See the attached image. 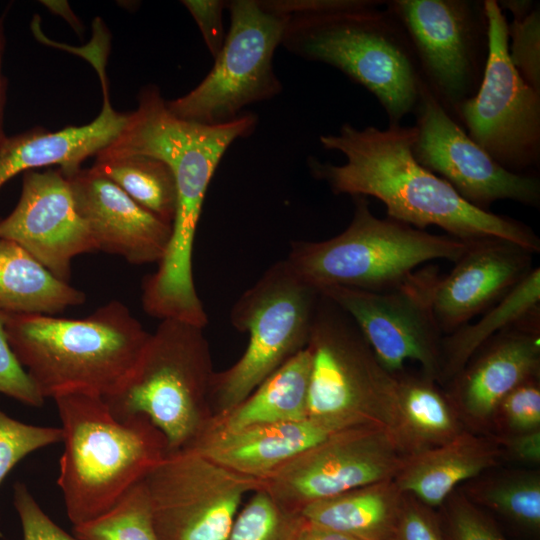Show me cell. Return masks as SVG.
Segmentation results:
<instances>
[{"label": "cell", "instance_id": "obj_35", "mask_svg": "<svg viewBox=\"0 0 540 540\" xmlns=\"http://www.w3.org/2000/svg\"><path fill=\"white\" fill-rule=\"evenodd\" d=\"M445 540H507L495 523L456 489L439 507Z\"/></svg>", "mask_w": 540, "mask_h": 540}, {"label": "cell", "instance_id": "obj_16", "mask_svg": "<svg viewBox=\"0 0 540 540\" xmlns=\"http://www.w3.org/2000/svg\"><path fill=\"white\" fill-rule=\"evenodd\" d=\"M0 238L19 244L65 282L76 256L97 251L61 169L24 172L17 205L0 219Z\"/></svg>", "mask_w": 540, "mask_h": 540}, {"label": "cell", "instance_id": "obj_21", "mask_svg": "<svg viewBox=\"0 0 540 540\" xmlns=\"http://www.w3.org/2000/svg\"><path fill=\"white\" fill-rule=\"evenodd\" d=\"M101 72L104 103L100 114L90 123L70 126L56 132L34 129L6 137L0 147V187L20 172L53 164L63 171L80 164L111 144L125 127L128 113L113 109Z\"/></svg>", "mask_w": 540, "mask_h": 540}, {"label": "cell", "instance_id": "obj_36", "mask_svg": "<svg viewBox=\"0 0 540 540\" xmlns=\"http://www.w3.org/2000/svg\"><path fill=\"white\" fill-rule=\"evenodd\" d=\"M0 393L23 404L41 407L45 401L12 351L0 311Z\"/></svg>", "mask_w": 540, "mask_h": 540}, {"label": "cell", "instance_id": "obj_15", "mask_svg": "<svg viewBox=\"0 0 540 540\" xmlns=\"http://www.w3.org/2000/svg\"><path fill=\"white\" fill-rule=\"evenodd\" d=\"M414 111L415 159L447 181L465 201L485 211L499 200L539 206V179L498 164L445 110L425 81Z\"/></svg>", "mask_w": 540, "mask_h": 540}, {"label": "cell", "instance_id": "obj_34", "mask_svg": "<svg viewBox=\"0 0 540 540\" xmlns=\"http://www.w3.org/2000/svg\"><path fill=\"white\" fill-rule=\"evenodd\" d=\"M540 430V376L526 380L498 405L491 436H506Z\"/></svg>", "mask_w": 540, "mask_h": 540}, {"label": "cell", "instance_id": "obj_4", "mask_svg": "<svg viewBox=\"0 0 540 540\" xmlns=\"http://www.w3.org/2000/svg\"><path fill=\"white\" fill-rule=\"evenodd\" d=\"M54 400L64 444L57 484L75 526L113 506L169 449L147 417L117 419L102 397L68 394Z\"/></svg>", "mask_w": 540, "mask_h": 540}, {"label": "cell", "instance_id": "obj_40", "mask_svg": "<svg viewBox=\"0 0 540 540\" xmlns=\"http://www.w3.org/2000/svg\"><path fill=\"white\" fill-rule=\"evenodd\" d=\"M501 448L503 459L536 466L540 463V430L527 433L492 436Z\"/></svg>", "mask_w": 540, "mask_h": 540}, {"label": "cell", "instance_id": "obj_17", "mask_svg": "<svg viewBox=\"0 0 540 540\" xmlns=\"http://www.w3.org/2000/svg\"><path fill=\"white\" fill-rule=\"evenodd\" d=\"M540 376V311L501 330L443 387L468 431L489 435L494 413L513 389Z\"/></svg>", "mask_w": 540, "mask_h": 540}, {"label": "cell", "instance_id": "obj_38", "mask_svg": "<svg viewBox=\"0 0 540 540\" xmlns=\"http://www.w3.org/2000/svg\"><path fill=\"white\" fill-rule=\"evenodd\" d=\"M394 540H445V537L433 508L404 494Z\"/></svg>", "mask_w": 540, "mask_h": 540}, {"label": "cell", "instance_id": "obj_9", "mask_svg": "<svg viewBox=\"0 0 540 540\" xmlns=\"http://www.w3.org/2000/svg\"><path fill=\"white\" fill-rule=\"evenodd\" d=\"M230 27L214 65L190 92L166 101L177 118L219 125L238 118L242 109L270 100L282 91L273 67L288 16L269 0H231Z\"/></svg>", "mask_w": 540, "mask_h": 540}, {"label": "cell", "instance_id": "obj_1", "mask_svg": "<svg viewBox=\"0 0 540 540\" xmlns=\"http://www.w3.org/2000/svg\"><path fill=\"white\" fill-rule=\"evenodd\" d=\"M415 138V126L358 129L345 123L338 133L321 135L319 140L324 149L342 153L345 163L310 157L309 169L334 194L375 197L386 206L387 217L415 228L434 225L467 241L497 237L540 252V239L529 226L474 207L418 163L412 151Z\"/></svg>", "mask_w": 540, "mask_h": 540}, {"label": "cell", "instance_id": "obj_14", "mask_svg": "<svg viewBox=\"0 0 540 540\" xmlns=\"http://www.w3.org/2000/svg\"><path fill=\"white\" fill-rule=\"evenodd\" d=\"M407 456L386 430L337 432L262 478L263 489L293 512L315 501L394 479Z\"/></svg>", "mask_w": 540, "mask_h": 540}, {"label": "cell", "instance_id": "obj_18", "mask_svg": "<svg viewBox=\"0 0 540 540\" xmlns=\"http://www.w3.org/2000/svg\"><path fill=\"white\" fill-rule=\"evenodd\" d=\"M61 171L96 250L136 265L160 262L171 236V224L139 205L93 168Z\"/></svg>", "mask_w": 540, "mask_h": 540}, {"label": "cell", "instance_id": "obj_42", "mask_svg": "<svg viewBox=\"0 0 540 540\" xmlns=\"http://www.w3.org/2000/svg\"><path fill=\"white\" fill-rule=\"evenodd\" d=\"M4 51V34H3V25L0 20V147L4 142L6 136L3 132V111H4V102H5V82L2 75V55Z\"/></svg>", "mask_w": 540, "mask_h": 540}, {"label": "cell", "instance_id": "obj_28", "mask_svg": "<svg viewBox=\"0 0 540 540\" xmlns=\"http://www.w3.org/2000/svg\"><path fill=\"white\" fill-rule=\"evenodd\" d=\"M491 469L463 483L459 490L478 507L492 510L520 529L540 530V474L531 469Z\"/></svg>", "mask_w": 540, "mask_h": 540}, {"label": "cell", "instance_id": "obj_6", "mask_svg": "<svg viewBox=\"0 0 540 540\" xmlns=\"http://www.w3.org/2000/svg\"><path fill=\"white\" fill-rule=\"evenodd\" d=\"M348 227L323 241H295L286 260L318 291L332 286L381 291L428 261H458L471 241L437 235L392 218H378L365 197H354ZM473 241V240H472Z\"/></svg>", "mask_w": 540, "mask_h": 540}, {"label": "cell", "instance_id": "obj_41", "mask_svg": "<svg viewBox=\"0 0 540 540\" xmlns=\"http://www.w3.org/2000/svg\"><path fill=\"white\" fill-rule=\"evenodd\" d=\"M295 540H356L345 534L311 524L305 520Z\"/></svg>", "mask_w": 540, "mask_h": 540}, {"label": "cell", "instance_id": "obj_23", "mask_svg": "<svg viewBox=\"0 0 540 540\" xmlns=\"http://www.w3.org/2000/svg\"><path fill=\"white\" fill-rule=\"evenodd\" d=\"M403 498L390 479L312 502L300 514L311 524L356 540H394Z\"/></svg>", "mask_w": 540, "mask_h": 540}, {"label": "cell", "instance_id": "obj_37", "mask_svg": "<svg viewBox=\"0 0 540 540\" xmlns=\"http://www.w3.org/2000/svg\"><path fill=\"white\" fill-rule=\"evenodd\" d=\"M13 503L21 522L23 540H79L65 532L42 510L22 482L14 484Z\"/></svg>", "mask_w": 540, "mask_h": 540}, {"label": "cell", "instance_id": "obj_10", "mask_svg": "<svg viewBox=\"0 0 540 540\" xmlns=\"http://www.w3.org/2000/svg\"><path fill=\"white\" fill-rule=\"evenodd\" d=\"M488 51L476 93L455 116L498 164L530 174L540 161V92L521 77L508 53V22L498 1H483Z\"/></svg>", "mask_w": 540, "mask_h": 540}, {"label": "cell", "instance_id": "obj_30", "mask_svg": "<svg viewBox=\"0 0 540 540\" xmlns=\"http://www.w3.org/2000/svg\"><path fill=\"white\" fill-rule=\"evenodd\" d=\"M73 535L79 540H159L144 481L102 514L73 526Z\"/></svg>", "mask_w": 540, "mask_h": 540}, {"label": "cell", "instance_id": "obj_29", "mask_svg": "<svg viewBox=\"0 0 540 540\" xmlns=\"http://www.w3.org/2000/svg\"><path fill=\"white\" fill-rule=\"evenodd\" d=\"M119 186L139 205L172 225L177 207V185L171 168L145 155L96 159L91 167Z\"/></svg>", "mask_w": 540, "mask_h": 540}, {"label": "cell", "instance_id": "obj_31", "mask_svg": "<svg viewBox=\"0 0 540 540\" xmlns=\"http://www.w3.org/2000/svg\"><path fill=\"white\" fill-rule=\"evenodd\" d=\"M304 523L262 488L240 509L227 540H295Z\"/></svg>", "mask_w": 540, "mask_h": 540}, {"label": "cell", "instance_id": "obj_2", "mask_svg": "<svg viewBox=\"0 0 540 540\" xmlns=\"http://www.w3.org/2000/svg\"><path fill=\"white\" fill-rule=\"evenodd\" d=\"M375 0H270L287 15L281 46L333 66L370 91L390 124L414 111L424 81L401 24Z\"/></svg>", "mask_w": 540, "mask_h": 540}, {"label": "cell", "instance_id": "obj_19", "mask_svg": "<svg viewBox=\"0 0 540 540\" xmlns=\"http://www.w3.org/2000/svg\"><path fill=\"white\" fill-rule=\"evenodd\" d=\"M534 255L528 248L502 238L471 241L434 289L433 312L443 335L469 323L505 297L534 268Z\"/></svg>", "mask_w": 540, "mask_h": 540}, {"label": "cell", "instance_id": "obj_27", "mask_svg": "<svg viewBox=\"0 0 540 540\" xmlns=\"http://www.w3.org/2000/svg\"><path fill=\"white\" fill-rule=\"evenodd\" d=\"M538 311L540 268L534 267L505 297L483 312L479 320L443 336L438 384L445 387L488 339Z\"/></svg>", "mask_w": 540, "mask_h": 540}, {"label": "cell", "instance_id": "obj_43", "mask_svg": "<svg viewBox=\"0 0 540 540\" xmlns=\"http://www.w3.org/2000/svg\"><path fill=\"white\" fill-rule=\"evenodd\" d=\"M50 10H53L54 12H57L64 16L66 19L70 21L72 25H74L77 21L75 20V16L73 15L72 11L69 9V6L66 2L63 1H45L43 2Z\"/></svg>", "mask_w": 540, "mask_h": 540}, {"label": "cell", "instance_id": "obj_12", "mask_svg": "<svg viewBox=\"0 0 540 540\" xmlns=\"http://www.w3.org/2000/svg\"><path fill=\"white\" fill-rule=\"evenodd\" d=\"M440 276L437 266H427L385 290L332 286L319 293L353 319L386 370L397 374L412 360L438 383L444 335L433 312V293Z\"/></svg>", "mask_w": 540, "mask_h": 540}, {"label": "cell", "instance_id": "obj_13", "mask_svg": "<svg viewBox=\"0 0 540 540\" xmlns=\"http://www.w3.org/2000/svg\"><path fill=\"white\" fill-rule=\"evenodd\" d=\"M387 9L406 32L424 81L454 118L480 85L487 57L483 2L394 0Z\"/></svg>", "mask_w": 540, "mask_h": 540}, {"label": "cell", "instance_id": "obj_11", "mask_svg": "<svg viewBox=\"0 0 540 540\" xmlns=\"http://www.w3.org/2000/svg\"><path fill=\"white\" fill-rule=\"evenodd\" d=\"M143 481L159 540H227L244 497L263 488L191 449L169 451Z\"/></svg>", "mask_w": 540, "mask_h": 540}, {"label": "cell", "instance_id": "obj_3", "mask_svg": "<svg viewBox=\"0 0 540 540\" xmlns=\"http://www.w3.org/2000/svg\"><path fill=\"white\" fill-rule=\"evenodd\" d=\"M3 319L12 351L44 399L114 395L150 335L117 300L81 319L6 313Z\"/></svg>", "mask_w": 540, "mask_h": 540}, {"label": "cell", "instance_id": "obj_7", "mask_svg": "<svg viewBox=\"0 0 540 540\" xmlns=\"http://www.w3.org/2000/svg\"><path fill=\"white\" fill-rule=\"evenodd\" d=\"M306 348L308 418L339 430L379 427L400 447L395 374L381 365L353 319L321 293Z\"/></svg>", "mask_w": 540, "mask_h": 540}, {"label": "cell", "instance_id": "obj_22", "mask_svg": "<svg viewBox=\"0 0 540 540\" xmlns=\"http://www.w3.org/2000/svg\"><path fill=\"white\" fill-rule=\"evenodd\" d=\"M501 460V448L491 435L465 430L448 443L408 456L393 480L403 494L434 509L458 486Z\"/></svg>", "mask_w": 540, "mask_h": 540}, {"label": "cell", "instance_id": "obj_24", "mask_svg": "<svg viewBox=\"0 0 540 540\" xmlns=\"http://www.w3.org/2000/svg\"><path fill=\"white\" fill-rule=\"evenodd\" d=\"M310 366V353L305 348L279 367L233 409L212 418L203 434L308 418Z\"/></svg>", "mask_w": 540, "mask_h": 540}, {"label": "cell", "instance_id": "obj_5", "mask_svg": "<svg viewBox=\"0 0 540 540\" xmlns=\"http://www.w3.org/2000/svg\"><path fill=\"white\" fill-rule=\"evenodd\" d=\"M213 370L204 328L160 320L126 383L103 398L120 420L142 415L165 436L169 451L189 447L208 427Z\"/></svg>", "mask_w": 540, "mask_h": 540}, {"label": "cell", "instance_id": "obj_32", "mask_svg": "<svg viewBox=\"0 0 540 540\" xmlns=\"http://www.w3.org/2000/svg\"><path fill=\"white\" fill-rule=\"evenodd\" d=\"M508 9L513 20L508 24V53L521 77L533 89L540 92V10L527 0L498 2Z\"/></svg>", "mask_w": 540, "mask_h": 540}, {"label": "cell", "instance_id": "obj_20", "mask_svg": "<svg viewBox=\"0 0 540 540\" xmlns=\"http://www.w3.org/2000/svg\"><path fill=\"white\" fill-rule=\"evenodd\" d=\"M340 431L306 418L229 432H207L185 449L194 450L238 473L262 479Z\"/></svg>", "mask_w": 540, "mask_h": 540}, {"label": "cell", "instance_id": "obj_26", "mask_svg": "<svg viewBox=\"0 0 540 540\" xmlns=\"http://www.w3.org/2000/svg\"><path fill=\"white\" fill-rule=\"evenodd\" d=\"M85 293L55 277L19 244L0 238V311L54 315L83 304Z\"/></svg>", "mask_w": 540, "mask_h": 540}, {"label": "cell", "instance_id": "obj_8", "mask_svg": "<svg viewBox=\"0 0 540 540\" xmlns=\"http://www.w3.org/2000/svg\"><path fill=\"white\" fill-rule=\"evenodd\" d=\"M319 298V291L286 259L274 263L239 297L230 321L238 331L247 333L248 344L231 367L214 373L212 418L233 409L306 348Z\"/></svg>", "mask_w": 540, "mask_h": 540}, {"label": "cell", "instance_id": "obj_39", "mask_svg": "<svg viewBox=\"0 0 540 540\" xmlns=\"http://www.w3.org/2000/svg\"><path fill=\"white\" fill-rule=\"evenodd\" d=\"M182 4L195 20L210 54L216 58L226 38L223 11L226 9L227 1L184 0Z\"/></svg>", "mask_w": 540, "mask_h": 540}, {"label": "cell", "instance_id": "obj_25", "mask_svg": "<svg viewBox=\"0 0 540 540\" xmlns=\"http://www.w3.org/2000/svg\"><path fill=\"white\" fill-rule=\"evenodd\" d=\"M400 447L408 457L448 443L467 430L447 391L421 371L395 374Z\"/></svg>", "mask_w": 540, "mask_h": 540}, {"label": "cell", "instance_id": "obj_33", "mask_svg": "<svg viewBox=\"0 0 540 540\" xmlns=\"http://www.w3.org/2000/svg\"><path fill=\"white\" fill-rule=\"evenodd\" d=\"M62 440L61 427L26 424L0 410V485L24 457Z\"/></svg>", "mask_w": 540, "mask_h": 540}]
</instances>
